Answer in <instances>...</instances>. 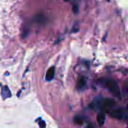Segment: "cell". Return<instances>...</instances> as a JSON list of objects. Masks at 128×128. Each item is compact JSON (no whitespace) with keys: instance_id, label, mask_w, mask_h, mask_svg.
I'll return each mask as SVG.
<instances>
[{"instance_id":"30bf717a","label":"cell","mask_w":128,"mask_h":128,"mask_svg":"<svg viewBox=\"0 0 128 128\" xmlns=\"http://www.w3.org/2000/svg\"><path fill=\"white\" fill-rule=\"evenodd\" d=\"M39 126H40V128H46V123H45V122L43 121V120H40V122H39Z\"/></svg>"},{"instance_id":"52a82bcc","label":"cell","mask_w":128,"mask_h":128,"mask_svg":"<svg viewBox=\"0 0 128 128\" xmlns=\"http://www.w3.org/2000/svg\"><path fill=\"white\" fill-rule=\"evenodd\" d=\"M105 120H106V115L104 112H100L98 116H97V121L98 123L99 124L100 127H102L104 123H105Z\"/></svg>"},{"instance_id":"7c38bea8","label":"cell","mask_w":128,"mask_h":128,"mask_svg":"<svg viewBox=\"0 0 128 128\" xmlns=\"http://www.w3.org/2000/svg\"><path fill=\"white\" fill-rule=\"evenodd\" d=\"M86 128H94V124H88L86 126Z\"/></svg>"},{"instance_id":"8992f818","label":"cell","mask_w":128,"mask_h":128,"mask_svg":"<svg viewBox=\"0 0 128 128\" xmlns=\"http://www.w3.org/2000/svg\"><path fill=\"white\" fill-rule=\"evenodd\" d=\"M2 96L3 98V99H7L11 97V92L9 89V88L5 86L4 87H2Z\"/></svg>"},{"instance_id":"8fae6325","label":"cell","mask_w":128,"mask_h":128,"mask_svg":"<svg viewBox=\"0 0 128 128\" xmlns=\"http://www.w3.org/2000/svg\"><path fill=\"white\" fill-rule=\"evenodd\" d=\"M124 92L128 94V82H125L124 86Z\"/></svg>"},{"instance_id":"6da1fadb","label":"cell","mask_w":128,"mask_h":128,"mask_svg":"<svg viewBox=\"0 0 128 128\" xmlns=\"http://www.w3.org/2000/svg\"><path fill=\"white\" fill-rule=\"evenodd\" d=\"M100 81H102V84L109 90L110 92H111L114 96H116L118 99H121V90L118 83L116 81L106 79H103Z\"/></svg>"},{"instance_id":"3957f363","label":"cell","mask_w":128,"mask_h":128,"mask_svg":"<svg viewBox=\"0 0 128 128\" xmlns=\"http://www.w3.org/2000/svg\"><path fill=\"white\" fill-rule=\"evenodd\" d=\"M87 86V80L85 76H80L77 83H76V88L79 91H82L84 90Z\"/></svg>"},{"instance_id":"5b68a950","label":"cell","mask_w":128,"mask_h":128,"mask_svg":"<svg viewBox=\"0 0 128 128\" xmlns=\"http://www.w3.org/2000/svg\"><path fill=\"white\" fill-rule=\"evenodd\" d=\"M55 72H56V68L55 67H51L46 72V80L47 81H52L55 76Z\"/></svg>"},{"instance_id":"277c9868","label":"cell","mask_w":128,"mask_h":128,"mask_svg":"<svg viewBox=\"0 0 128 128\" xmlns=\"http://www.w3.org/2000/svg\"><path fill=\"white\" fill-rule=\"evenodd\" d=\"M110 115L112 118L118 119H122L124 117V112L121 110H114L112 112H110Z\"/></svg>"},{"instance_id":"7a4b0ae2","label":"cell","mask_w":128,"mask_h":128,"mask_svg":"<svg viewBox=\"0 0 128 128\" xmlns=\"http://www.w3.org/2000/svg\"><path fill=\"white\" fill-rule=\"evenodd\" d=\"M115 105H116L115 100L112 99H110V98H106V99L103 100L102 102L100 103L101 107L107 112H109L110 110L112 109Z\"/></svg>"},{"instance_id":"ba28073f","label":"cell","mask_w":128,"mask_h":128,"mask_svg":"<svg viewBox=\"0 0 128 128\" xmlns=\"http://www.w3.org/2000/svg\"><path fill=\"white\" fill-rule=\"evenodd\" d=\"M74 122L76 124L81 125V124H82V123H83V119H82L80 116H76V117L74 118Z\"/></svg>"},{"instance_id":"9c48e42d","label":"cell","mask_w":128,"mask_h":128,"mask_svg":"<svg viewBox=\"0 0 128 128\" xmlns=\"http://www.w3.org/2000/svg\"><path fill=\"white\" fill-rule=\"evenodd\" d=\"M73 11L75 14H77L78 13V11H79V7H78L77 4H74L73 5Z\"/></svg>"}]
</instances>
